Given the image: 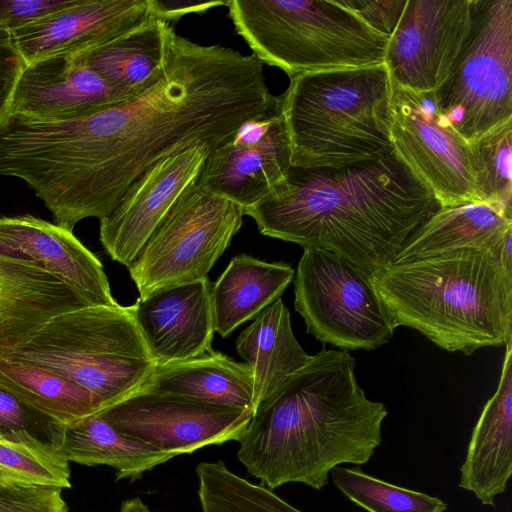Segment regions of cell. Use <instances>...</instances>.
Returning <instances> with one entry per match:
<instances>
[{"mask_svg": "<svg viewBox=\"0 0 512 512\" xmlns=\"http://www.w3.org/2000/svg\"><path fill=\"white\" fill-rule=\"evenodd\" d=\"M56 425L0 386V435L30 432L50 441Z\"/></svg>", "mask_w": 512, "mask_h": 512, "instance_id": "d6a6232c", "label": "cell"}, {"mask_svg": "<svg viewBox=\"0 0 512 512\" xmlns=\"http://www.w3.org/2000/svg\"><path fill=\"white\" fill-rule=\"evenodd\" d=\"M474 8L475 0H407L385 52L391 81L415 92H434L462 51Z\"/></svg>", "mask_w": 512, "mask_h": 512, "instance_id": "4fadbf2b", "label": "cell"}, {"mask_svg": "<svg viewBox=\"0 0 512 512\" xmlns=\"http://www.w3.org/2000/svg\"><path fill=\"white\" fill-rule=\"evenodd\" d=\"M70 488L69 462L49 440L30 432L0 435V489Z\"/></svg>", "mask_w": 512, "mask_h": 512, "instance_id": "f1b7e54d", "label": "cell"}, {"mask_svg": "<svg viewBox=\"0 0 512 512\" xmlns=\"http://www.w3.org/2000/svg\"><path fill=\"white\" fill-rule=\"evenodd\" d=\"M280 105L255 55L201 45L173 30L164 74L153 87L88 116L40 123L34 160L76 220H100L159 160L196 145L212 151Z\"/></svg>", "mask_w": 512, "mask_h": 512, "instance_id": "6da1fadb", "label": "cell"}, {"mask_svg": "<svg viewBox=\"0 0 512 512\" xmlns=\"http://www.w3.org/2000/svg\"><path fill=\"white\" fill-rule=\"evenodd\" d=\"M330 475L336 488L367 512H444L448 508L439 497L390 484L358 468L337 466Z\"/></svg>", "mask_w": 512, "mask_h": 512, "instance_id": "4dcf8cb0", "label": "cell"}, {"mask_svg": "<svg viewBox=\"0 0 512 512\" xmlns=\"http://www.w3.org/2000/svg\"><path fill=\"white\" fill-rule=\"evenodd\" d=\"M140 389L255 410L250 367L235 362L222 352L213 351L197 358L157 365Z\"/></svg>", "mask_w": 512, "mask_h": 512, "instance_id": "cb8c5ba5", "label": "cell"}, {"mask_svg": "<svg viewBox=\"0 0 512 512\" xmlns=\"http://www.w3.org/2000/svg\"><path fill=\"white\" fill-rule=\"evenodd\" d=\"M243 216L242 206L196 187L164 217L127 267L139 298L206 278Z\"/></svg>", "mask_w": 512, "mask_h": 512, "instance_id": "30bf717a", "label": "cell"}, {"mask_svg": "<svg viewBox=\"0 0 512 512\" xmlns=\"http://www.w3.org/2000/svg\"><path fill=\"white\" fill-rule=\"evenodd\" d=\"M290 166V141L278 109L246 121L229 140L213 149L197 187L245 209L264 198Z\"/></svg>", "mask_w": 512, "mask_h": 512, "instance_id": "9a60e30c", "label": "cell"}, {"mask_svg": "<svg viewBox=\"0 0 512 512\" xmlns=\"http://www.w3.org/2000/svg\"><path fill=\"white\" fill-rule=\"evenodd\" d=\"M198 498L202 512H303L227 466H220L208 477Z\"/></svg>", "mask_w": 512, "mask_h": 512, "instance_id": "1f68e13d", "label": "cell"}, {"mask_svg": "<svg viewBox=\"0 0 512 512\" xmlns=\"http://www.w3.org/2000/svg\"><path fill=\"white\" fill-rule=\"evenodd\" d=\"M2 358L68 378L97 399L101 413L136 393L156 367L133 305L120 304L61 313Z\"/></svg>", "mask_w": 512, "mask_h": 512, "instance_id": "8992f818", "label": "cell"}, {"mask_svg": "<svg viewBox=\"0 0 512 512\" xmlns=\"http://www.w3.org/2000/svg\"><path fill=\"white\" fill-rule=\"evenodd\" d=\"M50 441L68 462L114 468L116 480H138L145 472L177 457L121 434L101 414L68 427L56 425Z\"/></svg>", "mask_w": 512, "mask_h": 512, "instance_id": "4316f807", "label": "cell"}, {"mask_svg": "<svg viewBox=\"0 0 512 512\" xmlns=\"http://www.w3.org/2000/svg\"><path fill=\"white\" fill-rule=\"evenodd\" d=\"M394 328H412L439 348L471 355L512 342V272L489 250L464 248L371 274Z\"/></svg>", "mask_w": 512, "mask_h": 512, "instance_id": "277c9868", "label": "cell"}, {"mask_svg": "<svg viewBox=\"0 0 512 512\" xmlns=\"http://www.w3.org/2000/svg\"><path fill=\"white\" fill-rule=\"evenodd\" d=\"M440 207L393 150L342 168L290 166L244 215L265 236L332 252L372 274Z\"/></svg>", "mask_w": 512, "mask_h": 512, "instance_id": "7a4b0ae2", "label": "cell"}, {"mask_svg": "<svg viewBox=\"0 0 512 512\" xmlns=\"http://www.w3.org/2000/svg\"><path fill=\"white\" fill-rule=\"evenodd\" d=\"M150 15L149 0H75L11 34L23 60L31 64L91 52Z\"/></svg>", "mask_w": 512, "mask_h": 512, "instance_id": "2e32d148", "label": "cell"}, {"mask_svg": "<svg viewBox=\"0 0 512 512\" xmlns=\"http://www.w3.org/2000/svg\"><path fill=\"white\" fill-rule=\"evenodd\" d=\"M434 98L468 144L512 120V0H475L469 36Z\"/></svg>", "mask_w": 512, "mask_h": 512, "instance_id": "ba28073f", "label": "cell"}, {"mask_svg": "<svg viewBox=\"0 0 512 512\" xmlns=\"http://www.w3.org/2000/svg\"><path fill=\"white\" fill-rule=\"evenodd\" d=\"M510 230L512 217L489 204L441 206L412 233L392 263L410 262L464 248L489 250L496 255Z\"/></svg>", "mask_w": 512, "mask_h": 512, "instance_id": "603a6c76", "label": "cell"}, {"mask_svg": "<svg viewBox=\"0 0 512 512\" xmlns=\"http://www.w3.org/2000/svg\"><path fill=\"white\" fill-rule=\"evenodd\" d=\"M337 2L354 13L370 29L389 39L407 4V0H340Z\"/></svg>", "mask_w": 512, "mask_h": 512, "instance_id": "e575fe53", "label": "cell"}, {"mask_svg": "<svg viewBox=\"0 0 512 512\" xmlns=\"http://www.w3.org/2000/svg\"><path fill=\"white\" fill-rule=\"evenodd\" d=\"M496 256L501 264L507 270L512 272V230H510L504 237L496 251Z\"/></svg>", "mask_w": 512, "mask_h": 512, "instance_id": "f35d334b", "label": "cell"}, {"mask_svg": "<svg viewBox=\"0 0 512 512\" xmlns=\"http://www.w3.org/2000/svg\"><path fill=\"white\" fill-rule=\"evenodd\" d=\"M126 99L81 56H59L26 64L17 82L10 114L61 122L100 112Z\"/></svg>", "mask_w": 512, "mask_h": 512, "instance_id": "ac0fdd59", "label": "cell"}, {"mask_svg": "<svg viewBox=\"0 0 512 512\" xmlns=\"http://www.w3.org/2000/svg\"><path fill=\"white\" fill-rule=\"evenodd\" d=\"M294 307L306 331L341 350H375L393 337L371 274L349 260L304 248L294 275Z\"/></svg>", "mask_w": 512, "mask_h": 512, "instance_id": "9c48e42d", "label": "cell"}, {"mask_svg": "<svg viewBox=\"0 0 512 512\" xmlns=\"http://www.w3.org/2000/svg\"><path fill=\"white\" fill-rule=\"evenodd\" d=\"M390 96L384 64L290 77L280 110L291 166L342 168L392 152Z\"/></svg>", "mask_w": 512, "mask_h": 512, "instance_id": "5b68a950", "label": "cell"}, {"mask_svg": "<svg viewBox=\"0 0 512 512\" xmlns=\"http://www.w3.org/2000/svg\"><path fill=\"white\" fill-rule=\"evenodd\" d=\"M355 366L348 352L322 349L255 408L237 457L262 486L321 490L335 467L371 459L388 412L358 385Z\"/></svg>", "mask_w": 512, "mask_h": 512, "instance_id": "3957f363", "label": "cell"}, {"mask_svg": "<svg viewBox=\"0 0 512 512\" xmlns=\"http://www.w3.org/2000/svg\"><path fill=\"white\" fill-rule=\"evenodd\" d=\"M174 28L150 15L106 44L79 55L126 99L142 94L163 76Z\"/></svg>", "mask_w": 512, "mask_h": 512, "instance_id": "7402d4cb", "label": "cell"}, {"mask_svg": "<svg viewBox=\"0 0 512 512\" xmlns=\"http://www.w3.org/2000/svg\"><path fill=\"white\" fill-rule=\"evenodd\" d=\"M236 350L253 375L254 409L312 358L294 336L289 310L281 299L240 333Z\"/></svg>", "mask_w": 512, "mask_h": 512, "instance_id": "484cf974", "label": "cell"}, {"mask_svg": "<svg viewBox=\"0 0 512 512\" xmlns=\"http://www.w3.org/2000/svg\"><path fill=\"white\" fill-rule=\"evenodd\" d=\"M469 148L479 201L512 217V120L483 134Z\"/></svg>", "mask_w": 512, "mask_h": 512, "instance_id": "f546056e", "label": "cell"}, {"mask_svg": "<svg viewBox=\"0 0 512 512\" xmlns=\"http://www.w3.org/2000/svg\"><path fill=\"white\" fill-rule=\"evenodd\" d=\"M498 387L472 431L459 487L494 505L512 474V342L506 346Z\"/></svg>", "mask_w": 512, "mask_h": 512, "instance_id": "44dd1931", "label": "cell"}, {"mask_svg": "<svg viewBox=\"0 0 512 512\" xmlns=\"http://www.w3.org/2000/svg\"><path fill=\"white\" fill-rule=\"evenodd\" d=\"M89 306L84 296L58 277L0 255V358L51 318Z\"/></svg>", "mask_w": 512, "mask_h": 512, "instance_id": "ffe728a7", "label": "cell"}, {"mask_svg": "<svg viewBox=\"0 0 512 512\" xmlns=\"http://www.w3.org/2000/svg\"><path fill=\"white\" fill-rule=\"evenodd\" d=\"M0 255L33 264L58 277L92 306H115L100 260L72 230L24 214L0 217Z\"/></svg>", "mask_w": 512, "mask_h": 512, "instance_id": "e0dca14e", "label": "cell"}, {"mask_svg": "<svg viewBox=\"0 0 512 512\" xmlns=\"http://www.w3.org/2000/svg\"><path fill=\"white\" fill-rule=\"evenodd\" d=\"M119 512H152L139 497L127 499L122 502Z\"/></svg>", "mask_w": 512, "mask_h": 512, "instance_id": "ab89813d", "label": "cell"}, {"mask_svg": "<svg viewBox=\"0 0 512 512\" xmlns=\"http://www.w3.org/2000/svg\"><path fill=\"white\" fill-rule=\"evenodd\" d=\"M226 6L253 55L289 77L384 64L389 38L335 0H230Z\"/></svg>", "mask_w": 512, "mask_h": 512, "instance_id": "52a82bcc", "label": "cell"}, {"mask_svg": "<svg viewBox=\"0 0 512 512\" xmlns=\"http://www.w3.org/2000/svg\"><path fill=\"white\" fill-rule=\"evenodd\" d=\"M58 487H15L0 489V512H67Z\"/></svg>", "mask_w": 512, "mask_h": 512, "instance_id": "836d02e7", "label": "cell"}, {"mask_svg": "<svg viewBox=\"0 0 512 512\" xmlns=\"http://www.w3.org/2000/svg\"><path fill=\"white\" fill-rule=\"evenodd\" d=\"M75 0H0V21L10 31L71 6Z\"/></svg>", "mask_w": 512, "mask_h": 512, "instance_id": "8d00e7d4", "label": "cell"}, {"mask_svg": "<svg viewBox=\"0 0 512 512\" xmlns=\"http://www.w3.org/2000/svg\"><path fill=\"white\" fill-rule=\"evenodd\" d=\"M0 386L61 427L101 413L85 388L49 369L0 358Z\"/></svg>", "mask_w": 512, "mask_h": 512, "instance_id": "83f0119b", "label": "cell"}, {"mask_svg": "<svg viewBox=\"0 0 512 512\" xmlns=\"http://www.w3.org/2000/svg\"><path fill=\"white\" fill-rule=\"evenodd\" d=\"M227 1L190 2L149 0L151 15L168 23L177 21L189 13H203L213 7L225 5Z\"/></svg>", "mask_w": 512, "mask_h": 512, "instance_id": "74e56055", "label": "cell"}, {"mask_svg": "<svg viewBox=\"0 0 512 512\" xmlns=\"http://www.w3.org/2000/svg\"><path fill=\"white\" fill-rule=\"evenodd\" d=\"M211 149L192 146L152 165L133 182L118 205L100 219L107 254L128 267L164 217L197 187Z\"/></svg>", "mask_w": 512, "mask_h": 512, "instance_id": "5bb4252c", "label": "cell"}, {"mask_svg": "<svg viewBox=\"0 0 512 512\" xmlns=\"http://www.w3.org/2000/svg\"><path fill=\"white\" fill-rule=\"evenodd\" d=\"M212 284L208 277L154 293L133 304L156 366L213 352Z\"/></svg>", "mask_w": 512, "mask_h": 512, "instance_id": "d6986e66", "label": "cell"}, {"mask_svg": "<svg viewBox=\"0 0 512 512\" xmlns=\"http://www.w3.org/2000/svg\"><path fill=\"white\" fill-rule=\"evenodd\" d=\"M294 275L288 263H270L246 254L233 257L211 288L215 332L226 337L254 320L280 299Z\"/></svg>", "mask_w": 512, "mask_h": 512, "instance_id": "d4e9b609", "label": "cell"}, {"mask_svg": "<svg viewBox=\"0 0 512 512\" xmlns=\"http://www.w3.org/2000/svg\"><path fill=\"white\" fill-rule=\"evenodd\" d=\"M25 65L11 31L0 21V124L10 114L13 94Z\"/></svg>", "mask_w": 512, "mask_h": 512, "instance_id": "d590c367", "label": "cell"}, {"mask_svg": "<svg viewBox=\"0 0 512 512\" xmlns=\"http://www.w3.org/2000/svg\"><path fill=\"white\" fill-rule=\"evenodd\" d=\"M253 414L143 389L101 413L121 434L177 456L239 441Z\"/></svg>", "mask_w": 512, "mask_h": 512, "instance_id": "7c38bea8", "label": "cell"}, {"mask_svg": "<svg viewBox=\"0 0 512 512\" xmlns=\"http://www.w3.org/2000/svg\"><path fill=\"white\" fill-rule=\"evenodd\" d=\"M390 119L394 151L441 206L481 203L469 144L442 118L434 92H415L391 81Z\"/></svg>", "mask_w": 512, "mask_h": 512, "instance_id": "8fae6325", "label": "cell"}]
</instances>
